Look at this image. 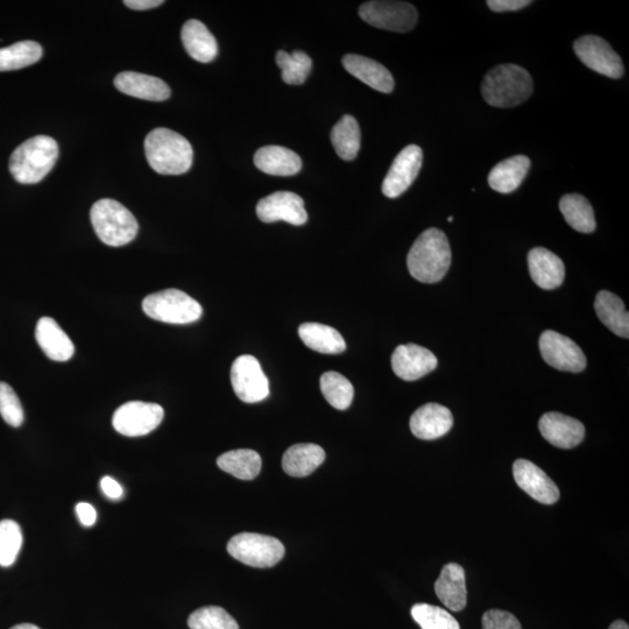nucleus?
Returning a JSON list of instances; mask_svg holds the SVG:
<instances>
[{
	"label": "nucleus",
	"mask_w": 629,
	"mask_h": 629,
	"mask_svg": "<svg viewBox=\"0 0 629 629\" xmlns=\"http://www.w3.org/2000/svg\"><path fill=\"white\" fill-rule=\"evenodd\" d=\"M451 250L448 237L441 230L431 228L422 233L408 253L407 266L415 280L436 284L448 273Z\"/></svg>",
	"instance_id": "obj_1"
},
{
	"label": "nucleus",
	"mask_w": 629,
	"mask_h": 629,
	"mask_svg": "<svg viewBox=\"0 0 629 629\" xmlns=\"http://www.w3.org/2000/svg\"><path fill=\"white\" fill-rule=\"evenodd\" d=\"M144 147L148 164L158 174L182 175L193 166L192 145L181 134L165 127L148 133Z\"/></svg>",
	"instance_id": "obj_2"
},
{
	"label": "nucleus",
	"mask_w": 629,
	"mask_h": 629,
	"mask_svg": "<svg viewBox=\"0 0 629 629\" xmlns=\"http://www.w3.org/2000/svg\"><path fill=\"white\" fill-rule=\"evenodd\" d=\"M482 94L494 108H514L533 94V79L526 69L507 63L490 70L484 77Z\"/></svg>",
	"instance_id": "obj_3"
},
{
	"label": "nucleus",
	"mask_w": 629,
	"mask_h": 629,
	"mask_svg": "<svg viewBox=\"0 0 629 629\" xmlns=\"http://www.w3.org/2000/svg\"><path fill=\"white\" fill-rule=\"evenodd\" d=\"M58 158V143L52 137L37 136L26 140L12 153L10 172L17 182L34 185L46 178Z\"/></svg>",
	"instance_id": "obj_4"
},
{
	"label": "nucleus",
	"mask_w": 629,
	"mask_h": 629,
	"mask_svg": "<svg viewBox=\"0 0 629 629\" xmlns=\"http://www.w3.org/2000/svg\"><path fill=\"white\" fill-rule=\"evenodd\" d=\"M91 223L98 238L105 245L120 247L130 244L138 235L136 217L122 203L103 199L97 201L90 211Z\"/></svg>",
	"instance_id": "obj_5"
},
{
	"label": "nucleus",
	"mask_w": 629,
	"mask_h": 629,
	"mask_svg": "<svg viewBox=\"0 0 629 629\" xmlns=\"http://www.w3.org/2000/svg\"><path fill=\"white\" fill-rule=\"evenodd\" d=\"M143 310L153 320L168 324L194 323L203 315L200 303L179 289H166L146 296Z\"/></svg>",
	"instance_id": "obj_6"
},
{
	"label": "nucleus",
	"mask_w": 629,
	"mask_h": 629,
	"mask_svg": "<svg viewBox=\"0 0 629 629\" xmlns=\"http://www.w3.org/2000/svg\"><path fill=\"white\" fill-rule=\"evenodd\" d=\"M228 551L235 560L254 568H272L285 555L284 544L278 539L256 533L233 536Z\"/></svg>",
	"instance_id": "obj_7"
},
{
	"label": "nucleus",
	"mask_w": 629,
	"mask_h": 629,
	"mask_svg": "<svg viewBox=\"0 0 629 629\" xmlns=\"http://www.w3.org/2000/svg\"><path fill=\"white\" fill-rule=\"evenodd\" d=\"M359 16L380 30L406 33L418 24L419 14L405 2H367L360 6Z\"/></svg>",
	"instance_id": "obj_8"
},
{
	"label": "nucleus",
	"mask_w": 629,
	"mask_h": 629,
	"mask_svg": "<svg viewBox=\"0 0 629 629\" xmlns=\"http://www.w3.org/2000/svg\"><path fill=\"white\" fill-rule=\"evenodd\" d=\"M165 411L150 402L131 401L120 406L113 414V428L127 437H139L152 433L164 420Z\"/></svg>",
	"instance_id": "obj_9"
},
{
	"label": "nucleus",
	"mask_w": 629,
	"mask_h": 629,
	"mask_svg": "<svg viewBox=\"0 0 629 629\" xmlns=\"http://www.w3.org/2000/svg\"><path fill=\"white\" fill-rule=\"evenodd\" d=\"M231 384L239 400L257 404L270 395V381L259 360L250 355L238 357L231 367Z\"/></svg>",
	"instance_id": "obj_10"
},
{
	"label": "nucleus",
	"mask_w": 629,
	"mask_h": 629,
	"mask_svg": "<svg viewBox=\"0 0 629 629\" xmlns=\"http://www.w3.org/2000/svg\"><path fill=\"white\" fill-rule=\"evenodd\" d=\"M574 49L578 59L596 73L614 80L623 77L625 72L623 61L604 39L597 35H585L576 40Z\"/></svg>",
	"instance_id": "obj_11"
},
{
	"label": "nucleus",
	"mask_w": 629,
	"mask_h": 629,
	"mask_svg": "<svg viewBox=\"0 0 629 629\" xmlns=\"http://www.w3.org/2000/svg\"><path fill=\"white\" fill-rule=\"evenodd\" d=\"M539 345L544 362L554 369L572 373L585 370L584 352L569 337L547 330L541 335Z\"/></svg>",
	"instance_id": "obj_12"
},
{
	"label": "nucleus",
	"mask_w": 629,
	"mask_h": 629,
	"mask_svg": "<svg viewBox=\"0 0 629 629\" xmlns=\"http://www.w3.org/2000/svg\"><path fill=\"white\" fill-rule=\"evenodd\" d=\"M423 153L419 146L409 145L402 150L383 182V193L388 199H397L413 185L421 171Z\"/></svg>",
	"instance_id": "obj_13"
},
{
	"label": "nucleus",
	"mask_w": 629,
	"mask_h": 629,
	"mask_svg": "<svg viewBox=\"0 0 629 629\" xmlns=\"http://www.w3.org/2000/svg\"><path fill=\"white\" fill-rule=\"evenodd\" d=\"M257 216L264 223L284 221L301 226L308 221L305 202L301 196L291 192H277L260 200Z\"/></svg>",
	"instance_id": "obj_14"
},
{
	"label": "nucleus",
	"mask_w": 629,
	"mask_h": 629,
	"mask_svg": "<svg viewBox=\"0 0 629 629\" xmlns=\"http://www.w3.org/2000/svg\"><path fill=\"white\" fill-rule=\"evenodd\" d=\"M513 475L520 489L541 504L554 505L561 497L560 490L553 479L527 459L515 461Z\"/></svg>",
	"instance_id": "obj_15"
},
{
	"label": "nucleus",
	"mask_w": 629,
	"mask_h": 629,
	"mask_svg": "<svg viewBox=\"0 0 629 629\" xmlns=\"http://www.w3.org/2000/svg\"><path fill=\"white\" fill-rule=\"evenodd\" d=\"M392 369L405 381H415L433 372L438 360L433 352L416 344L398 346L392 355Z\"/></svg>",
	"instance_id": "obj_16"
},
{
	"label": "nucleus",
	"mask_w": 629,
	"mask_h": 629,
	"mask_svg": "<svg viewBox=\"0 0 629 629\" xmlns=\"http://www.w3.org/2000/svg\"><path fill=\"white\" fill-rule=\"evenodd\" d=\"M539 429L550 444L560 449L575 448L585 437V427L581 421L556 412L544 414L539 421Z\"/></svg>",
	"instance_id": "obj_17"
},
{
	"label": "nucleus",
	"mask_w": 629,
	"mask_h": 629,
	"mask_svg": "<svg viewBox=\"0 0 629 629\" xmlns=\"http://www.w3.org/2000/svg\"><path fill=\"white\" fill-rule=\"evenodd\" d=\"M454 424L450 409L438 404H427L418 409L409 421L412 433L420 440L431 441L448 434Z\"/></svg>",
	"instance_id": "obj_18"
},
{
	"label": "nucleus",
	"mask_w": 629,
	"mask_h": 629,
	"mask_svg": "<svg viewBox=\"0 0 629 629\" xmlns=\"http://www.w3.org/2000/svg\"><path fill=\"white\" fill-rule=\"evenodd\" d=\"M115 87L127 96L151 102H164L171 96V88L158 77L134 72L117 75Z\"/></svg>",
	"instance_id": "obj_19"
},
{
	"label": "nucleus",
	"mask_w": 629,
	"mask_h": 629,
	"mask_svg": "<svg viewBox=\"0 0 629 629\" xmlns=\"http://www.w3.org/2000/svg\"><path fill=\"white\" fill-rule=\"evenodd\" d=\"M35 338L45 355L54 362H68L75 353L72 339L68 337L52 317L40 318Z\"/></svg>",
	"instance_id": "obj_20"
},
{
	"label": "nucleus",
	"mask_w": 629,
	"mask_h": 629,
	"mask_svg": "<svg viewBox=\"0 0 629 629\" xmlns=\"http://www.w3.org/2000/svg\"><path fill=\"white\" fill-rule=\"evenodd\" d=\"M530 277L542 289H555L563 284L565 267L560 257L544 247H535L528 254Z\"/></svg>",
	"instance_id": "obj_21"
},
{
	"label": "nucleus",
	"mask_w": 629,
	"mask_h": 629,
	"mask_svg": "<svg viewBox=\"0 0 629 629\" xmlns=\"http://www.w3.org/2000/svg\"><path fill=\"white\" fill-rule=\"evenodd\" d=\"M343 66L348 73L362 81L366 86L380 93L391 94L394 89V79L390 70L381 63L362 55L349 54L343 59Z\"/></svg>",
	"instance_id": "obj_22"
},
{
	"label": "nucleus",
	"mask_w": 629,
	"mask_h": 629,
	"mask_svg": "<svg viewBox=\"0 0 629 629\" xmlns=\"http://www.w3.org/2000/svg\"><path fill=\"white\" fill-rule=\"evenodd\" d=\"M435 592L438 599L450 611H463L466 603H468V590H466L463 567L457 563L444 565L441 576L435 583Z\"/></svg>",
	"instance_id": "obj_23"
},
{
	"label": "nucleus",
	"mask_w": 629,
	"mask_h": 629,
	"mask_svg": "<svg viewBox=\"0 0 629 629\" xmlns=\"http://www.w3.org/2000/svg\"><path fill=\"white\" fill-rule=\"evenodd\" d=\"M182 44L190 58L197 62L209 63L216 59L218 45L208 27L199 20H188L181 31Z\"/></svg>",
	"instance_id": "obj_24"
},
{
	"label": "nucleus",
	"mask_w": 629,
	"mask_h": 629,
	"mask_svg": "<svg viewBox=\"0 0 629 629\" xmlns=\"http://www.w3.org/2000/svg\"><path fill=\"white\" fill-rule=\"evenodd\" d=\"M254 165L268 175L292 176L301 171L302 160L286 147L265 146L254 154Z\"/></svg>",
	"instance_id": "obj_25"
},
{
	"label": "nucleus",
	"mask_w": 629,
	"mask_h": 629,
	"mask_svg": "<svg viewBox=\"0 0 629 629\" xmlns=\"http://www.w3.org/2000/svg\"><path fill=\"white\" fill-rule=\"evenodd\" d=\"M325 461V451L312 443L295 444L282 458V468L288 476L302 478L312 473Z\"/></svg>",
	"instance_id": "obj_26"
},
{
	"label": "nucleus",
	"mask_w": 629,
	"mask_h": 629,
	"mask_svg": "<svg viewBox=\"0 0 629 629\" xmlns=\"http://www.w3.org/2000/svg\"><path fill=\"white\" fill-rule=\"evenodd\" d=\"M530 168V160L525 155L501 161L489 175V185L500 194L515 192L524 182Z\"/></svg>",
	"instance_id": "obj_27"
},
{
	"label": "nucleus",
	"mask_w": 629,
	"mask_h": 629,
	"mask_svg": "<svg viewBox=\"0 0 629 629\" xmlns=\"http://www.w3.org/2000/svg\"><path fill=\"white\" fill-rule=\"evenodd\" d=\"M299 336L307 348L324 355H338L346 350L343 336L329 325L303 323L299 328Z\"/></svg>",
	"instance_id": "obj_28"
},
{
	"label": "nucleus",
	"mask_w": 629,
	"mask_h": 629,
	"mask_svg": "<svg viewBox=\"0 0 629 629\" xmlns=\"http://www.w3.org/2000/svg\"><path fill=\"white\" fill-rule=\"evenodd\" d=\"M595 310L600 321L614 335L629 337V315L625 303L616 294L609 291L599 292L596 296Z\"/></svg>",
	"instance_id": "obj_29"
},
{
	"label": "nucleus",
	"mask_w": 629,
	"mask_h": 629,
	"mask_svg": "<svg viewBox=\"0 0 629 629\" xmlns=\"http://www.w3.org/2000/svg\"><path fill=\"white\" fill-rule=\"evenodd\" d=\"M218 468L242 480H253L261 471V457L257 451L239 449L225 452L217 459Z\"/></svg>",
	"instance_id": "obj_30"
},
{
	"label": "nucleus",
	"mask_w": 629,
	"mask_h": 629,
	"mask_svg": "<svg viewBox=\"0 0 629 629\" xmlns=\"http://www.w3.org/2000/svg\"><path fill=\"white\" fill-rule=\"evenodd\" d=\"M560 210L565 222L572 229L582 233H591L596 230L595 212L584 196L578 194L563 196L560 201Z\"/></svg>",
	"instance_id": "obj_31"
},
{
	"label": "nucleus",
	"mask_w": 629,
	"mask_h": 629,
	"mask_svg": "<svg viewBox=\"0 0 629 629\" xmlns=\"http://www.w3.org/2000/svg\"><path fill=\"white\" fill-rule=\"evenodd\" d=\"M331 143L338 157L345 161L355 160L362 144V133L355 117L344 116L331 131Z\"/></svg>",
	"instance_id": "obj_32"
},
{
	"label": "nucleus",
	"mask_w": 629,
	"mask_h": 629,
	"mask_svg": "<svg viewBox=\"0 0 629 629\" xmlns=\"http://www.w3.org/2000/svg\"><path fill=\"white\" fill-rule=\"evenodd\" d=\"M44 55L42 47L35 41H20L0 49V72L23 69L37 63Z\"/></svg>",
	"instance_id": "obj_33"
},
{
	"label": "nucleus",
	"mask_w": 629,
	"mask_h": 629,
	"mask_svg": "<svg viewBox=\"0 0 629 629\" xmlns=\"http://www.w3.org/2000/svg\"><path fill=\"white\" fill-rule=\"evenodd\" d=\"M321 391L325 400L338 411L348 409L355 397L350 381L334 371L325 372L321 377Z\"/></svg>",
	"instance_id": "obj_34"
},
{
	"label": "nucleus",
	"mask_w": 629,
	"mask_h": 629,
	"mask_svg": "<svg viewBox=\"0 0 629 629\" xmlns=\"http://www.w3.org/2000/svg\"><path fill=\"white\" fill-rule=\"evenodd\" d=\"M277 65L282 70V80L285 83L291 84V86H300L306 82L308 75L312 72L313 61L301 51H295L292 54L279 51Z\"/></svg>",
	"instance_id": "obj_35"
},
{
	"label": "nucleus",
	"mask_w": 629,
	"mask_h": 629,
	"mask_svg": "<svg viewBox=\"0 0 629 629\" xmlns=\"http://www.w3.org/2000/svg\"><path fill=\"white\" fill-rule=\"evenodd\" d=\"M23 546V533L13 520L0 521V567L9 568L16 563Z\"/></svg>",
	"instance_id": "obj_36"
},
{
	"label": "nucleus",
	"mask_w": 629,
	"mask_h": 629,
	"mask_svg": "<svg viewBox=\"0 0 629 629\" xmlns=\"http://www.w3.org/2000/svg\"><path fill=\"white\" fill-rule=\"evenodd\" d=\"M411 613L422 629H461L458 621L442 607L416 604L412 607Z\"/></svg>",
	"instance_id": "obj_37"
},
{
	"label": "nucleus",
	"mask_w": 629,
	"mask_h": 629,
	"mask_svg": "<svg viewBox=\"0 0 629 629\" xmlns=\"http://www.w3.org/2000/svg\"><path fill=\"white\" fill-rule=\"evenodd\" d=\"M190 629H239L237 621L222 607L207 606L190 614Z\"/></svg>",
	"instance_id": "obj_38"
},
{
	"label": "nucleus",
	"mask_w": 629,
	"mask_h": 629,
	"mask_svg": "<svg viewBox=\"0 0 629 629\" xmlns=\"http://www.w3.org/2000/svg\"><path fill=\"white\" fill-rule=\"evenodd\" d=\"M0 415L9 426L18 428L24 423V409L13 388L6 383H0Z\"/></svg>",
	"instance_id": "obj_39"
},
{
	"label": "nucleus",
	"mask_w": 629,
	"mask_h": 629,
	"mask_svg": "<svg viewBox=\"0 0 629 629\" xmlns=\"http://www.w3.org/2000/svg\"><path fill=\"white\" fill-rule=\"evenodd\" d=\"M483 629H522L520 621L512 613L490 610L484 613Z\"/></svg>",
	"instance_id": "obj_40"
},
{
	"label": "nucleus",
	"mask_w": 629,
	"mask_h": 629,
	"mask_svg": "<svg viewBox=\"0 0 629 629\" xmlns=\"http://www.w3.org/2000/svg\"><path fill=\"white\" fill-rule=\"evenodd\" d=\"M532 4L529 0H489L487 5L493 12H512L525 9L528 5Z\"/></svg>",
	"instance_id": "obj_41"
},
{
	"label": "nucleus",
	"mask_w": 629,
	"mask_h": 629,
	"mask_svg": "<svg viewBox=\"0 0 629 629\" xmlns=\"http://www.w3.org/2000/svg\"><path fill=\"white\" fill-rule=\"evenodd\" d=\"M76 514L83 526L91 527L96 524L97 513L93 505L88 503L77 504Z\"/></svg>",
	"instance_id": "obj_42"
},
{
	"label": "nucleus",
	"mask_w": 629,
	"mask_h": 629,
	"mask_svg": "<svg viewBox=\"0 0 629 629\" xmlns=\"http://www.w3.org/2000/svg\"><path fill=\"white\" fill-rule=\"evenodd\" d=\"M101 489L105 496L111 500H119L124 494L123 487L115 479L108 476L102 478Z\"/></svg>",
	"instance_id": "obj_43"
},
{
	"label": "nucleus",
	"mask_w": 629,
	"mask_h": 629,
	"mask_svg": "<svg viewBox=\"0 0 629 629\" xmlns=\"http://www.w3.org/2000/svg\"><path fill=\"white\" fill-rule=\"evenodd\" d=\"M124 4L132 10L145 11L154 9L164 2L162 0H125Z\"/></svg>",
	"instance_id": "obj_44"
},
{
	"label": "nucleus",
	"mask_w": 629,
	"mask_h": 629,
	"mask_svg": "<svg viewBox=\"0 0 629 629\" xmlns=\"http://www.w3.org/2000/svg\"><path fill=\"white\" fill-rule=\"evenodd\" d=\"M609 629H629V626L623 620L614 621V623L610 626Z\"/></svg>",
	"instance_id": "obj_45"
},
{
	"label": "nucleus",
	"mask_w": 629,
	"mask_h": 629,
	"mask_svg": "<svg viewBox=\"0 0 629 629\" xmlns=\"http://www.w3.org/2000/svg\"><path fill=\"white\" fill-rule=\"evenodd\" d=\"M11 629H40V628L32 624H20V625L12 627Z\"/></svg>",
	"instance_id": "obj_46"
},
{
	"label": "nucleus",
	"mask_w": 629,
	"mask_h": 629,
	"mask_svg": "<svg viewBox=\"0 0 629 629\" xmlns=\"http://www.w3.org/2000/svg\"><path fill=\"white\" fill-rule=\"evenodd\" d=\"M448 221L451 223L452 221H454V217H449Z\"/></svg>",
	"instance_id": "obj_47"
}]
</instances>
